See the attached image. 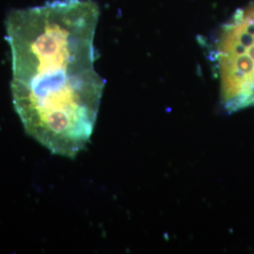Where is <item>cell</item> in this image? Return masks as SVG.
<instances>
[{
    "instance_id": "obj_1",
    "label": "cell",
    "mask_w": 254,
    "mask_h": 254,
    "mask_svg": "<svg viewBox=\"0 0 254 254\" xmlns=\"http://www.w3.org/2000/svg\"><path fill=\"white\" fill-rule=\"evenodd\" d=\"M99 8L91 0H53L9 12L11 94L28 136L73 158L91 138L105 80L96 72Z\"/></svg>"
},
{
    "instance_id": "obj_2",
    "label": "cell",
    "mask_w": 254,
    "mask_h": 254,
    "mask_svg": "<svg viewBox=\"0 0 254 254\" xmlns=\"http://www.w3.org/2000/svg\"><path fill=\"white\" fill-rule=\"evenodd\" d=\"M229 111L254 106V3L224 24L210 50Z\"/></svg>"
}]
</instances>
